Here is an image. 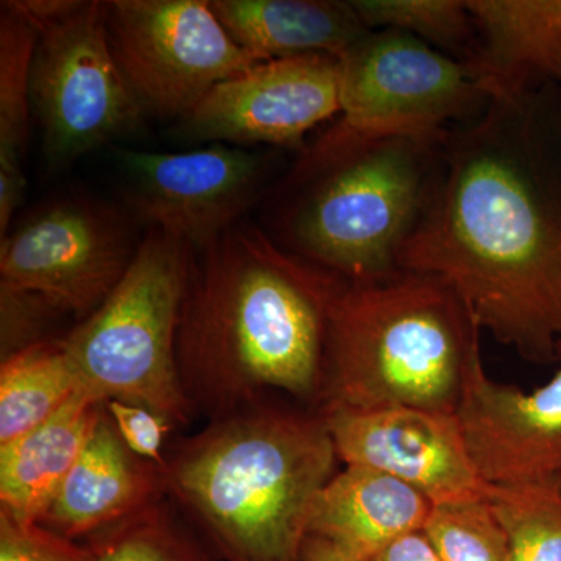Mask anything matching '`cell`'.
I'll use <instances>...</instances> for the list:
<instances>
[{"instance_id":"30bf717a","label":"cell","mask_w":561,"mask_h":561,"mask_svg":"<svg viewBox=\"0 0 561 561\" xmlns=\"http://www.w3.org/2000/svg\"><path fill=\"white\" fill-rule=\"evenodd\" d=\"M136 250L114 210L77 198L55 202L2 239L0 283L38 295L80 323L110 297Z\"/></svg>"},{"instance_id":"ffe728a7","label":"cell","mask_w":561,"mask_h":561,"mask_svg":"<svg viewBox=\"0 0 561 561\" xmlns=\"http://www.w3.org/2000/svg\"><path fill=\"white\" fill-rule=\"evenodd\" d=\"M38 32L13 0L0 9V236L25 192L24 158L31 131L32 66Z\"/></svg>"},{"instance_id":"6da1fadb","label":"cell","mask_w":561,"mask_h":561,"mask_svg":"<svg viewBox=\"0 0 561 561\" xmlns=\"http://www.w3.org/2000/svg\"><path fill=\"white\" fill-rule=\"evenodd\" d=\"M401 271L443 280L523 359L561 343V83L490 99L442 142L437 183Z\"/></svg>"},{"instance_id":"9a60e30c","label":"cell","mask_w":561,"mask_h":561,"mask_svg":"<svg viewBox=\"0 0 561 561\" xmlns=\"http://www.w3.org/2000/svg\"><path fill=\"white\" fill-rule=\"evenodd\" d=\"M164 496L161 465L125 445L103 405L90 440L39 524L84 541Z\"/></svg>"},{"instance_id":"8fae6325","label":"cell","mask_w":561,"mask_h":561,"mask_svg":"<svg viewBox=\"0 0 561 561\" xmlns=\"http://www.w3.org/2000/svg\"><path fill=\"white\" fill-rule=\"evenodd\" d=\"M138 219L208 249L242 221L268 176V160L230 144L180 153L117 150Z\"/></svg>"},{"instance_id":"d4e9b609","label":"cell","mask_w":561,"mask_h":561,"mask_svg":"<svg viewBox=\"0 0 561 561\" xmlns=\"http://www.w3.org/2000/svg\"><path fill=\"white\" fill-rule=\"evenodd\" d=\"M424 531L443 561H512L507 538L485 500L435 505Z\"/></svg>"},{"instance_id":"cb8c5ba5","label":"cell","mask_w":561,"mask_h":561,"mask_svg":"<svg viewBox=\"0 0 561 561\" xmlns=\"http://www.w3.org/2000/svg\"><path fill=\"white\" fill-rule=\"evenodd\" d=\"M485 502L500 523L512 561H561V489L489 485Z\"/></svg>"},{"instance_id":"603a6c76","label":"cell","mask_w":561,"mask_h":561,"mask_svg":"<svg viewBox=\"0 0 561 561\" xmlns=\"http://www.w3.org/2000/svg\"><path fill=\"white\" fill-rule=\"evenodd\" d=\"M367 31H394L461 62L476 46V28L467 0H351Z\"/></svg>"},{"instance_id":"3957f363","label":"cell","mask_w":561,"mask_h":561,"mask_svg":"<svg viewBox=\"0 0 561 561\" xmlns=\"http://www.w3.org/2000/svg\"><path fill=\"white\" fill-rule=\"evenodd\" d=\"M339 460L319 409L275 400L210 420L162 465L165 494L219 561H301Z\"/></svg>"},{"instance_id":"4fadbf2b","label":"cell","mask_w":561,"mask_h":561,"mask_svg":"<svg viewBox=\"0 0 561 561\" xmlns=\"http://www.w3.org/2000/svg\"><path fill=\"white\" fill-rule=\"evenodd\" d=\"M320 412L345 467L386 472L434 505L485 500L490 483L472 460L457 413L412 408Z\"/></svg>"},{"instance_id":"8992f818","label":"cell","mask_w":561,"mask_h":561,"mask_svg":"<svg viewBox=\"0 0 561 561\" xmlns=\"http://www.w3.org/2000/svg\"><path fill=\"white\" fill-rule=\"evenodd\" d=\"M192 267L183 239L149 228L110 297L62 337L83 389L150 409L173 426L191 423L176 341Z\"/></svg>"},{"instance_id":"7c38bea8","label":"cell","mask_w":561,"mask_h":561,"mask_svg":"<svg viewBox=\"0 0 561 561\" xmlns=\"http://www.w3.org/2000/svg\"><path fill=\"white\" fill-rule=\"evenodd\" d=\"M342 62L298 55L260 62L221 81L180 121L190 140L308 150L306 135L341 113Z\"/></svg>"},{"instance_id":"83f0119b","label":"cell","mask_w":561,"mask_h":561,"mask_svg":"<svg viewBox=\"0 0 561 561\" xmlns=\"http://www.w3.org/2000/svg\"><path fill=\"white\" fill-rule=\"evenodd\" d=\"M105 408L125 445L136 456L154 461L162 467L165 461L162 454L165 437L172 427H175L171 421L150 409L127 404V402L105 401Z\"/></svg>"},{"instance_id":"4316f807","label":"cell","mask_w":561,"mask_h":561,"mask_svg":"<svg viewBox=\"0 0 561 561\" xmlns=\"http://www.w3.org/2000/svg\"><path fill=\"white\" fill-rule=\"evenodd\" d=\"M0 301H2V354L3 359L33 345L46 341L41 339L38 330L44 317L58 312L54 306L31 294V291L14 289L0 283Z\"/></svg>"},{"instance_id":"d6986e66","label":"cell","mask_w":561,"mask_h":561,"mask_svg":"<svg viewBox=\"0 0 561 561\" xmlns=\"http://www.w3.org/2000/svg\"><path fill=\"white\" fill-rule=\"evenodd\" d=\"M232 39L260 62L332 55L342 58L370 31L342 0H213Z\"/></svg>"},{"instance_id":"f546056e","label":"cell","mask_w":561,"mask_h":561,"mask_svg":"<svg viewBox=\"0 0 561 561\" xmlns=\"http://www.w3.org/2000/svg\"><path fill=\"white\" fill-rule=\"evenodd\" d=\"M301 561H356L345 553L339 551L331 542L321 540L319 537L309 535L302 549Z\"/></svg>"},{"instance_id":"ac0fdd59","label":"cell","mask_w":561,"mask_h":561,"mask_svg":"<svg viewBox=\"0 0 561 561\" xmlns=\"http://www.w3.org/2000/svg\"><path fill=\"white\" fill-rule=\"evenodd\" d=\"M105 401L80 389L39 426L0 446V513L39 523L79 460Z\"/></svg>"},{"instance_id":"277c9868","label":"cell","mask_w":561,"mask_h":561,"mask_svg":"<svg viewBox=\"0 0 561 561\" xmlns=\"http://www.w3.org/2000/svg\"><path fill=\"white\" fill-rule=\"evenodd\" d=\"M482 330L443 280L400 271L343 283L331 313L319 411L457 413Z\"/></svg>"},{"instance_id":"5bb4252c","label":"cell","mask_w":561,"mask_h":561,"mask_svg":"<svg viewBox=\"0 0 561 561\" xmlns=\"http://www.w3.org/2000/svg\"><path fill=\"white\" fill-rule=\"evenodd\" d=\"M557 360L556 375L530 391L494 381L482 357L472 365L457 419L490 485L561 489V343Z\"/></svg>"},{"instance_id":"2e32d148","label":"cell","mask_w":561,"mask_h":561,"mask_svg":"<svg viewBox=\"0 0 561 561\" xmlns=\"http://www.w3.org/2000/svg\"><path fill=\"white\" fill-rule=\"evenodd\" d=\"M476 46L465 65L486 98L561 83V0H467Z\"/></svg>"},{"instance_id":"7402d4cb","label":"cell","mask_w":561,"mask_h":561,"mask_svg":"<svg viewBox=\"0 0 561 561\" xmlns=\"http://www.w3.org/2000/svg\"><path fill=\"white\" fill-rule=\"evenodd\" d=\"M172 505L161 497L81 542L94 561H217Z\"/></svg>"},{"instance_id":"f1b7e54d","label":"cell","mask_w":561,"mask_h":561,"mask_svg":"<svg viewBox=\"0 0 561 561\" xmlns=\"http://www.w3.org/2000/svg\"><path fill=\"white\" fill-rule=\"evenodd\" d=\"M367 561H443L426 531H413L375 553Z\"/></svg>"},{"instance_id":"7a4b0ae2","label":"cell","mask_w":561,"mask_h":561,"mask_svg":"<svg viewBox=\"0 0 561 561\" xmlns=\"http://www.w3.org/2000/svg\"><path fill=\"white\" fill-rule=\"evenodd\" d=\"M343 283L249 221L201 251L176 341L192 409L216 420L275 394L319 409Z\"/></svg>"},{"instance_id":"ba28073f","label":"cell","mask_w":561,"mask_h":561,"mask_svg":"<svg viewBox=\"0 0 561 561\" xmlns=\"http://www.w3.org/2000/svg\"><path fill=\"white\" fill-rule=\"evenodd\" d=\"M38 32L32 106L54 165L130 135L147 116L122 76L106 35L103 2L13 0Z\"/></svg>"},{"instance_id":"9c48e42d","label":"cell","mask_w":561,"mask_h":561,"mask_svg":"<svg viewBox=\"0 0 561 561\" xmlns=\"http://www.w3.org/2000/svg\"><path fill=\"white\" fill-rule=\"evenodd\" d=\"M103 9L114 60L146 114L183 121L221 81L260 65L206 0H108Z\"/></svg>"},{"instance_id":"484cf974","label":"cell","mask_w":561,"mask_h":561,"mask_svg":"<svg viewBox=\"0 0 561 561\" xmlns=\"http://www.w3.org/2000/svg\"><path fill=\"white\" fill-rule=\"evenodd\" d=\"M0 561H94L84 542L0 513Z\"/></svg>"},{"instance_id":"52a82bcc","label":"cell","mask_w":561,"mask_h":561,"mask_svg":"<svg viewBox=\"0 0 561 561\" xmlns=\"http://www.w3.org/2000/svg\"><path fill=\"white\" fill-rule=\"evenodd\" d=\"M341 62V117L294 169L312 168L378 140L442 142L451 128L489 105L465 62L405 33H365Z\"/></svg>"},{"instance_id":"44dd1931","label":"cell","mask_w":561,"mask_h":561,"mask_svg":"<svg viewBox=\"0 0 561 561\" xmlns=\"http://www.w3.org/2000/svg\"><path fill=\"white\" fill-rule=\"evenodd\" d=\"M80 389L65 339H46L5 357L0 368V446L39 426Z\"/></svg>"},{"instance_id":"5b68a950","label":"cell","mask_w":561,"mask_h":561,"mask_svg":"<svg viewBox=\"0 0 561 561\" xmlns=\"http://www.w3.org/2000/svg\"><path fill=\"white\" fill-rule=\"evenodd\" d=\"M442 142L378 140L291 168L278 187L283 208L273 239L346 283L394 275L430 205Z\"/></svg>"},{"instance_id":"e0dca14e","label":"cell","mask_w":561,"mask_h":561,"mask_svg":"<svg viewBox=\"0 0 561 561\" xmlns=\"http://www.w3.org/2000/svg\"><path fill=\"white\" fill-rule=\"evenodd\" d=\"M434 508L430 497L386 472L343 465L317 497L309 535L367 561L390 542L426 529Z\"/></svg>"}]
</instances>
